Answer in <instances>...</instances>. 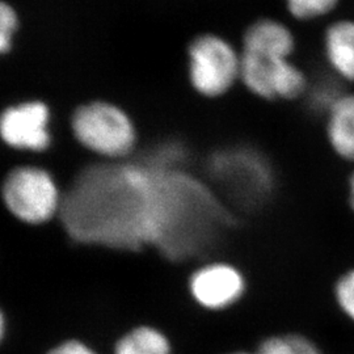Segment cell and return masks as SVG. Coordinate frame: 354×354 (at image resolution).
<instances>
[{"label":"cell","instance_id":"1","mask_svg":"<svg viewBox=\"0 0 354 354\" xmlns=\"http://www.w3.org/2000/svg\"><path fill=\"white\" fill-rule=\"evenodd\" d=\"M62 212L73 235L83 241L114 245L155 241L159 198L153 168L100 165L86 169Z\"/></svg>","mask_w":354,"mask_h":354},{"label":"cell","instance_id":"2","mask_svg":"<svg viewBox=\"0 0 354 354\" xmlns=\"http://www.w3.org/2000/svg\"><path fill=\"white\" fill-rule=\"evenodd\" d=\"M71 129L82 146L109 159L127 156L137 142L130 117L111 102L80 105L71 117Z\"/></svg>","mask_w":354,"mask_h":354},{"label":"cell","instance_id":"3","mask_svg":"<svg viewBox=\"0 0 354 354\" xmlns=\"http://www.w3.org/2000/svg\"><path fill=\"white\" fill-rule=\"evenodd\" d=\"M3 201L11 214L29 225L50 221L59 209V190L50 174L39 167L13 168L1 188Z\"/></svg>","mask_w":354,"mask_h":354},{"label":"cell","instance_id":"4","mask_svg":"<svg viewBox=\"0 0 354 354\" xmlns=\"http://www.w3.org/2000/svg\"><path fill=\"white\" fill-rule=\"evenodd\" d=\"M189 79L205 97L225 95L241 77V55L222 37L203 35L189 45Z\"/></svg>","mask_w":354,"mask_h":354},{"label":"cell","instance_id":"5","mask_svg":"<svg viewBox=\"0 0 354 354\" xmlns=\"http://www.w3.org/2000/svg\"><path fill=\"white\" fill-rule=\"evenodd\" d=\"M241 79L244 86L264 100H295L310 87L302 68L291 58H276L243 51Z\"/></svg>","mask_w":354,"mask_h":354},{"label":"cell","instance_id":"6","mask_svg":"<svg viewBox=\"0 0 354 354\" xmlns=\"http://www.w3.org/2000/svg\"><path fill=\"white\" fill-rule=\"evenodd\" d=\"M49 124L50 109L45 102H20L8 106L1 114V138L16 150L45 151L51 145Z\"/></svg>","mask_w":354,"mask_h":354},{"label":"cell","instance_id":"7","mask_svg":"<svg viewBox=\"0 0 354 354\" xmlns=\"http://www.w3.org/2000/svg\"><path fill=\"white\" fill-rule=\"evenodd\" d=\"M189 289L200 306L209 310H222L241 299L245 282L236 268L218 263L194 272L190 277Z\"/></svg>","mask_w":354,"mask_h":354},{"label":"cell","instance_id":"8","mask_svg":"<svg viewBox=\"0 0 354 354\" xmlns=\"http://www.w3.org/2000/svg\"><path fill=\"white\" fill-rule=\"evenodd\" d=\"M322 45L333 76L354 84V19H337L329 23Z\"/></svg>","mask_w":354,"mask_h":354},{"label":"cell","instance_id":"9","mask_svg":"<svg viewBox=\"0 0 354 354\" xmlns=\"http://www.w3.org/2000/svg\"><path fill=\"white\" fill-rule=\"evenodd\" d=\"M297 48L289 26L274 19H260L247 28L243 51L276 58H291Z\"/></svg>","mask_w":354,"mask_h":354},{"label":"cell","instance_id":"10","mask_svg":"<svg viewBox=\"0 0 354 354\" xmlns=\"http://www.w3.org/2000/svg\"><path fill=\"white\" fill-rule=\"evenodd\" d=\"M326 137L330 150L354 165V92H342L326 113Z\"/></svg>","mask_w":354,"mask_h":354},{"label":"cell","instance_id":"11","mask_svg":"<svg viewBox=\"0 0 354 354\" xmlns=\"http://www.w3.org/2000/svg\"><path fill=\"white\" fill-rule=\"evenodd\" d=\"M114 354H171V345L160 330L138 327L117 342Z\"/></svg>","mask_w":354,"mask_h":354},{"label":"cell","instance_id":"12","mask_svg":"<svg viewBox=\"0 0 354 354\" xmlns=\"http://www.w3.org/2000/svg\"><path fill=\"white\" fill-rule=\"evenodd\" d=\"M254 354H327L304 335L288 333L268 337Z\"/></svg>","mask_w":354,"mask_h":354},{"label":"cell","instance_id":"13","mask_svg":"<svg viewBox=\"0 0 354 354\" xmlns=\"http://www.w3.org/2000/svg\"><path fill=\"white\" fill-rule=\"evenodd\" d=\"M342 0H285L286 8L298 21L320 20L335 12Z\"/></svg>","mask_w":354,"mask_h":354},{"label":"cell","instance_id":"14","mask_svg":"<svg viewBox=\"0 0 354 354\" xmlns=\"http://www.w3.org/2000/svg\"><path fill=\"white\" fill-rule=\"evenodd\" d=\"M333 301L342 317L354 326V266L342 272L336 279Z\"/></svg>","mask_w":354,"mask_h":354},{"label":"cell","instance_id":"15","mask_svg":"<svg viewBox=\"0 0 354 354\" xmlns=\"http://www.w3.org/2000/svg\"><path fill=\"white\" fill-rule=\"evenodd\" d=\"M19 28L17 12L12 6L3 1L0 7V50L3 54L11 50L13 37Z\"/></svg>","mask_w":354,"mask_h":354},{"label":"cell","instance_id":"16","mask_svg":"<svg viewBox=\"0 0 354 354\" xmlns=\"http://www.w3.org/2000/svg\"><path fill=\"white\" fill-rule=\"evenodd\" d=\"M48 354H96L84 342L68 340L53 348Z\"/></svg>","mask_w":354,"mask_h":354},{"label":"cell","instance_id":"17","mask_svg":"<svg viewBox=\"0 0 354 354\" xmlns=\"http://www.w3.org/2000/svg\"><path fill=\"white\" fill-rule=\"evenodd\" d=\"M348 203L354 213V168L348 180Z\"/></svg>","mask_w":354,"mask_h":354},{"label":"cell","instance_id":"18","mask_svg":"<svg viewBox=\"0 0 354 354\" xmlns=\"http://www.w3.org/2000/svg\"><path fill=\"white\" fill-rule=\"evenodd\" d=\"M230 354H250V353H245V352H235V353H230Z\"/></svg>","mask_w":354,"mask_h":354}]
</instances>
